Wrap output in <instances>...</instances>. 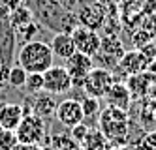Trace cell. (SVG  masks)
Returning <instances> with one entry per match:
<instances>
[{"instance_id":"obj_1","label":"cell","mask_w":156,"mask_h":150,"mask_svg":"<svg viewBox=\"0 0 156 150\" xmlns=\"http://www.w3.org/2000/svg\"><path fill=\"white\" fill-rule=\"evenodd\" d=\"M27 6L30 8L34 21L41 28H47L53 34L70 32L79 25L77 17L72 9L62 6L58 0H27Z\"/></svg>"},{"instance_id":"obj_2","label":"cell","mask_w":156,"mask_h":150,"mask_svg":"<svg viewBox=\"0 0 156 150\" xmlns=\"http://www.w3.org/2000/svg\"><path fill=\"white\" fill-rule=\"evenodd\" d=\"M55 54L51 45L41 40H32L21 45L17 54V64L28 73H43L53 66Z\"/></svg>"},{"instance_id":"obj_3","label":"cell","mask_w":156,"mask_h":150,"mask_svg":"<svg viewBox=\"0 0 156 150\" xmlns=\"http://www.w3.org/2000/svg\"><path fill=\"white\" fill-rule=\"evenodd\" d=\"M98 122H100V131L105 135L107 141L117 143V145H122L126 141V135H128V114H126V111L107 105L100 113Z\"/></svg>"},{"instance_id":"obj_4","label":"cell","mask_w":156,"mask_h":150,"mask_svg":"<svg viewBox=\"0 0 156 150\" xmlns=\"http://www.w3.org/2000/svg\"><path fill=\"white\" fill-rule=\"evenodd\" d=\"M75 17L79 25L92 30H100L107 21L105 8L98 0H81L75 8Z\"/></svg>"},{"instance_id":"obj_5","label":"cell","mask_w":156,"mask_h":150,"mask_svg":"<svg viewBox=\"0 0 156 150\" xmlns=\"http://www.w3.org/2000/svg\"><path fill=\"white\" fill-rule=\"evenodd\" d=\"M19 145H40L45 139V122L38 114H25L15 130Z\"/></svg>"},{"instance_id":"obj_6","label":"cell","mask_w":156,"mask_h":150,"mask_svg":"<svg viewBox=\"0 0 156 150\" xmlns=\"http://www.w3.org/2000/svg\"><path fill=\"white\" fill-rule=\"evenodd\" d=\"M113 75H111L109 70L105 68H92L90 72L87 73L85 81H83V90L87 96H92V98H104L105 92L109 90V86L113 85Z\"/></svg>"},{"instance_id":"obj_7","label":"cell","mask_w":156,"mask_h":150,"mask_svg":"<svg viewBox=\"0 0 156 150\" xmlns=\"http://www.w3.org/2000/svg\"><path fill=\"white\" fill-rule=\"evenodd\" d=\"M73 86L72 75L66 70V66H51L47 72H43V90L51 94H66Z\"/></svg>"},{"instance_id":"obj_8","label":"cell","mask_w":156,"mask_h":150,"mask_svg":"<svg viewBox=\"0 0 156 150\" xmlns=\"http://www.w3.org/2000/svg\"><path fill=\"white\" fill-rule=\"evenodd\" d=\"M72 38H73V43H75V49L79 53L88 54V56H96L98 54L100 45H102V36L98 34V30L87 28L83 25H77L72 30Z\"/></svg>"},{"instance_id":"obj_9","label":"cell","mask_w":156,"mask_h":150,"mask_svg":"<svg viewBox=\"0 0 156 150\" xmlns=\"http://www.w3.org/2000/svg\"><path fill=\"white\" fill-rule=\"evenodd\" d=\"M55 117H57V120L62 126H66V128H73V126L81 124L85 120L81 101L75 99V98H68V99L58 101L57 111H55Z\"/></svg>"},{"instance_id":"obj_10","label":"cell","mask_w":156,"mask_h":150,"mask_svg":"<svg viewBox=\"0 0 156 150\" xmlns=\"http://www.w3.org/2000/svg\"><path fill=\"white\" fill-rule=\"evenodd\" d=\"M17 34L8 19H0V62L12 66L15 58Z\"/></svg>"},{"instance_id":"obj_11","label":"cell","mask_w":156,"mask_h":150,"mask_svg":"<svg viewBox=\"0 0 156 150\" xmlns=\"http://www.w3.org/2000/svg\"><path fill=\"white\" fill-rule=\"evenodd\" d=\"M94 68V60L92 56L83 54L79 51H75L68 60H66V70L72 75V83L73 86H83V81L87 77V73Z\"/></svg>"},{"instance_id":"obj_12","label":"cell","mask_w":156,"mask_h":150,"mask_svg":"<svg viewBox=\"0 0 156 150\" xmlns=\"http://www.w3.org/2000/svg\"><path fill=\"white\" fill-rule=\"evenodd\" d=\"M149 62H151L149 56L141 49H136V51H128V53L122 54V58L119 60L117 68L122 73H126L130 77V75H136V73H141V72H147Z\"/></svg>"},{"instance_id":"obj_13","label":"cell","mask_w":156,"mask_h":150,"mask_svg":"<svg viewBox=\"0 0 156 150\" xmlns=\"http://www.w3.org/2000/svg\"><path fill=\"white\" fill-rule=\"evenodd\" d=\"M104 98L107 101V105L122 109V111H128V107L132 105V94H130L128 86L124 83H117V81H113V85L109 86Z\"/></svg>"},{"instance_id":"obj_14","label":"cell","mask_w":156,"mask_h":150,"mask_svg":"<svg viewBox=\"0 0 156 150\" xmlns=\"http://www.w3.org/2000/svg\"><path fill=\"white\" fill-rule=\"evenodd\" d=\"M25 113L19 103H0V128L15 131L17 126L23 120Z\"/></svg>"},{"instance_id":"obj_15","label":"cell","mask_w":156,"mask_h":150,"mask_svg":"<svg viewBox=\"0 0 156 150\" xmlns=\"http://www.w3.org/2000/svg\"><path fill=\"white\" fill-rule=\"evenodd\" d=\"M49 45H51V49H53V54L57 56V58H62V60H68L70 56L77 51L70 32H58V34H55Z\"/></svg>"},{"instance_id":"obj_16","label":"cell","mask_w":156,"mask_h":150,"mask_svg":"<svg viewBox=\"0 0 156 150\" xmlns=\"http://www.w3.org/2000/svg\"><path fill=\"white\" fill-rule=\"evenodd\" d=\"M98 54H102L111 66L117 68L119 60L122 58V54H124V49H122V45L117 40V36H111L109 34V36H102V45H100Z\"/></svg>"},{"instance_id":"obj_17","label":"cell","mask_w":156,"mask_h":150,"mask_svg":"<svg viewBox=\"0 0 156 150\" xmlns=\"http://www.w3.org/2000/svg\"><path fill=\"white\" fill-rule=\"evenodd\" d=\"M152 79H154V75L151 72H141V73H136V75H130L126 86L132 94V99L149 96V88H151Z\"/></svg>"},{"instance_id":"obj_18","label":"cell","mask_w":156,"mask_h":150,"mask_svg":"<svg viewBox=\"0 0 156 150\" xmlns=\"http://www.w3.org/2000/svg\"><path fill=\"white\" fill-rule=\"evenodd\" d=\"M34 105H32V113L38 114V117H51V114H55V111H57V99H55V94H51V92H45L41 90V94L38 92L36 99L32 101Z\"/></svg>"},{"instance_id":"obj_19","label":"cell","mask_w":156,"mask_h":150,"mask_svg":"<svg viewBox=\"0 0 156 150\" xmlns=\"http://www.w3.org/2000/svg\"><path fill=\"white\" fill-rule=\"evenodd\" d=\"M8 21L12 23V26H13L15 30H19V28L27 26L30 21H34V15H32V11H30V8H28L27 4H19V6L12 11V13H9Z\"/></svg>"},{"instance_id":"obj_20","label":"cell","mask_w":156,"mask_h":150,"mask_svg":"<svg viewBox=\"0 0 156 150\" xmlns=\"http://www.w3.org/2000/svg\"><path fill=\"white\" fill-rule=\"evenodd\" d=\"M81 107H83V114H85V120H98L100 113H102V107H100V101L98 98H92V96H85L81 99Z\"/></svg>"},{"instance_id":"obj_21","label":"cell","mask_w":156,"mask_h":150,"mask_svg":"<svg viewBox=\"0 0 156 150\" xmlns=\"http://www.w3.org/2000/svg\"><path fill=\"white\" fill-rule=\"evenodd\" d=\"M27 75H28V72L25 70V68H21L19 64L17 66H12V68H9L8 85H12L13 88H23L25 83H27Z\"/></svg>"},{"instance_id":"obj_22","label":"cell","mask_w":156,"mask_h":150,"mask_svg":"<svg viewBox=\"0 0 156 150\" xmlns=\"http://www.w3.org/2000/svg\"><path fill=\"white\" fill-rule=\"evenodd\" d=\"M41 26L38 25L36 21H30L27 26H23V28H19V30H15V34L19 36V40H21V45L23 43H27V41H32V38L38 34V30H40Z\"/></svg>"},{"instance_id":"obj_23","label":"cell","mask_w":156,"mask_h":150,"mask_svg":"<svg viewBox=\"0 0 156 150\" xmlns=\"http://www.w3.org/2000/svg\"><path fill=\"white\" fill-rule=\"evenodd\" d=\"M17 145H19V141H17L15 131L0 128V150H13Z\"/></svg>"},{"instance_id":"obj_24","label":"cell","mask_w":156,"mask_h":150,"mask_svg":"<svg viewBox=\"0 0 156 150\" xmlns=\"http://www.w3.org/2000/svg\"><path fill=\"white\" fill-rule=\"evenodd\" d=\"M25 88H27V92H30V94L41 92L43 90V73H28Z\"/></svg>"},{"instance_id":"obj_25","label":"cell","mask_w":156,"mask_h":150,"mask_svg":"<svg viewBox=\"0 0 156 150\" xmlns=\"http://www.w3.org/2000/svg\"><path fill=\"white\" fill-rule=\"evenodd\" d=\"M83 143H85L87 150H100V146L104 148V145H105V135L102 131H100V133H90V131H88L87 139Z\"/></svg>"},{"instance_id":"obj_26","label":"cell","mask_w":156,"mask_h":150,"mask_svg":"<svg viewBox=\"0 0 156 150\" xmlns=\"http://www.w3.org/2000/svg\"><path fill=\"white\" fill-rule=\"evenodd\" d=\"M70 131H72V139L75 141V143H83L85 139H87V135H88V126L85 124V122H81V124H77V126H73V128H70Z\"/></svg>"},{"instance_id":"obj_27","label":"cell","mask_w":156,"mask_h":150,"mask_svg":"<svg viewBox=\"0 0 156 150\" xmlns=\"http://www.w3.org/2000/svg\"><path fill=\"white\" fill-rule=\"evenodd\" d=\"M141 141L147 145V146H151L152 150H156V130H152V131H149V133H145V135L141 137Z\"/></svg>"},{"instance_id":"obj_28","label":"cell","mask_w":156,"mask_h":150,"mask_svg":"<svg viewBox=\"0 0 156 150\" xmlns=\"http://www.w3.org/2000/svg\"><path fill=\"white\" fill-rule=\"evenodd\" d=\"M9 68L12 66H8L4 62H0V86L2 85H8V79H9Z\"/></svg>"},{"instance_id":"obj_29","label":"cell","mask_w":156,"mask_h":150,"mask_svg":"<svg viewBox=\"0 0 156 150\" xmlns=\"http://www.w3.org/2000/svg\"><path fill=\"white\" fill-rule=\"evenodd\" d=\"M141 11H143V13H147V15H152L154 11H156V0H143Z\"/></svg>"},{"instance_id":"obj_30","label":"cell","mask_w":156,"mask_h":150,"mask_svg":"<svg viewBox=\"0 0 156 150\" xmlns=\"http://www.w3.org/2000/svg\"><path fill=\"white\" fill-rule=\"evenodd\" d=\"M9 13H12V8L8 6L6 0H0V19H8Z\"/></svg>"},{"instance_id":"obj_31","label":"cell","mask_w":156,"mask_h":150,"mask_svg":"<svg viewBox=\"0 0 156 150\" xmlns=\"http://www.w3.org/2000/svg\"><path fill=\"white\" fill-rule=\"evenodd\" d=\"M58 2H60L62 6H66L68 9H72V11H73V9L77 8V4L81 2V0H58Z\"/></svg>"},{"instance_id":"obj_32","label":"cell","mask_w":156,"mask_h":150,"mask_svg":"<svg viewBox=\"0 0 156 150\" xmlns=\"http://www.w3.org/2000/svg\"><path fill=\"white\" fill-rule=\"evenodd\" d=\"M13 150H43L40 145H17Z\"/></svg>"},{"instance_id":"obj_33","label":"cell","mask_w":156,"mask_h":150,"mask_svg":"<svg viewBox=\"0 0 156 150\" xmlns=\"http://www.w3.org/2000/svg\"><path fill=\"white\" fill-rule=\"evenodd\" d=\"M149 96H151V99H156V75H154L152 83H151V88H149Z\"/></svg>"},{"instance_id":"obj_34","label":"cell","mask_w":156,"mask_h":150,"mask_svg":"<svg viewBox=\"0 0 156 150\" xmlns=\"http://www.w3.org/2000/svg\"><path fill=\"white\" fill-rule=\"evenodd\" d=\"M147 72H151L152 75H156V58L149 62V68H147Z\"/></svg>"},{"instance_id":"obj_35","label":"cell","mask_w":156,"mask_h":150,"mask_svg":"<svg viewBox=\"0 0 156 150\" xmlns=\"http://www.w3.org/2000/svg\"><path fill=\"white\" fill-rule=\"evenodd\" d=\"M98 2L105 6V4H113V2H117V0H98Z\"/></svg>"}]
</instances>
